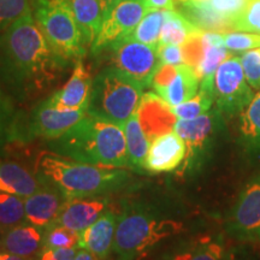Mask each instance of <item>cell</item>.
Segmentation results:
<instances>
[{"label": "cell", "mask_w": 260, "mask_h": 260, "mask_svg": "<svg viewBox=\"0 0 260 260\" xmlns=\"http://www.w3.org/2000/svg\"><path fill=\"white\" fill-rule=\"evenodd\" d=\"M69 61L50 46L32 11L21 16L0 34V79L18 96L46 90Z\"/></svg>", "instance_id": "1"}, {"label": "cell", "mask_w": 260, "mask_h": 260, "mask_svg": "<svg viewBox=\"0 0 260 260\" xmlns=\"http://www.w3.org/2000/svg\"><path fill=\"white\" fill-rule=\"evenodd\" d=\"M40 184L56 189L67 200L94 198L121 188L129 174L121 168L100 167L63 157L54 152H40L35 161Z\"/></svg>", "instance_id": "2"}, {"label": "cell", "mask_w": 260, "mask_h": 260, "mask_svg": "<svg viewBox=\"0 0 260 260\" xmlns=\"http://www.w3.org/2000/svg\"><path fill=\"white\" fill-rule=\"evenodd\" d=\"M51 151L63 157L100 167H128L123 126L87 113L73 128L50 142Z\"/></svg>", "instance_id": "3"}, {"label": "cell", "mask_w": 260, "mask_h": 260, "mask_svg": "<svg viewBox=\"0 0 260 260\" xmlns=\"http://www.w3.org/2000/svg\"><path fill=\"white\" fill-rule=\"evenodd\" d=\"M144 87L115 67H107L93 79L87 113L123 126L138 112Z\"/></svg>", "instance_id": "4"}, {"label": "cell", "mask_w": 260, "mask_h": 260, "mask_svg": "<svg viewBox=\"0 0 260 260\" xmlns=\"http://www.w3.org/2000/svg\"><path fill=\"white\" fill-rule=\"evenodd\" d=\"M32 15L50 46L67 61L82 59L88 44L64 0H32Z\"/></svg>", "instance_id": "5"}, {"label": "cell", "mask_w": 260, "mask_h": 260, "mask_svg": "<svg viewBox=\"0 0 260 260\" xmlns=\"http://www.w3.org/2000/svg\"><path fill=\"white\" fill-rule=\"evenodd\" d=\"M181 229L182 224L175 220L157 219L151 214L128 209L118 218L113 251L119 260H135Z\"/></svg>", "instance_id": "6"}, {"label": "cell", "mask_w": 260, "mask_h": 260, "mask_svg": "<svg viewBox=\"0 0 260 260\" xmlns=\"http://www.w3.org/2000/svg\"><path fill=\"white\" fill-rule=\"evenodd\" d=\"M146 0H115L105 9L103 24L90 51L98 54L128 39L147 12Z\"/></svg>", "instance_id": "7"}, {"label": "cell", "mask_w": 260, "mask_h": 260, "mask_svg": "<svg viewBox=\"0 0 260 260\" xmlns=\"http://www.w3.org/2000/svg\"><path fill=\"white\" fill-rule=\"evenodd\" d=\"M254 96L247 82L240 57L230 56L217 69L213 79L216 109L226 116L241 113Z\"/></svg>", "instance_id": "8"}, {"label": "cell", "mask_w": 260, "mask_h": 260, "mask_svg": "<svg viewBox=\"0 0 260 260\" xmlns=\"http://www.w3.org/2000/svg\"><path fill=\"white\" fill-rule=\"evenodd\" d=\"M220 113L218 110H211L203 116L193 119H178L175 123L174 132L183 140L187 146V154L184 158V170L199 167L204 157L216 138L219 128Z\"/></svg>", "instance_id": "9"}, {"label": "cell", "mask_w": 260, "mask_h": 260, "mask_svg": "<svg viewBox=\"0 0 260 260\" xmlns=\"http://www.w3.org/2000/svg\"><path fill=\"white\" fill-rule=\"evenodd\" d=\"M107 51L112 52V67L128 75L144 88L151 87L160 65L157 46L126 39Z\"/></svg>", "instance_id": "10"}, {"label": "cell", "mask_w": 260, "mask_h": 260, "mask_svg": "<svg viewBox=\"0 0 260 260\" xmlns=\"http://www.w3.org/2000/svg\"><path fill=\"white\" fill-rule=\"evenodd\" d=\"M151 87L171 107L195 96L200 89V79L190 65L160 64Z\"/></svg>", "instance_id": "11"}, {"label": "cell", "mask_w": 260, "mask_h": 260, "mask_svg": "<svg viewBox=\"0 0 260 260\" xmlns=\"http://www.w3.org/2000/svg\"><path fill=\"white\" fill-rule=\"evenodd\" d=\"M228 229L245 242H260V176L247 183L230 213Z\"/></svg>", "instance_id": "12"}, {"label": "cell", "mask_w": 260, "mask_h": 260, "mask_svg": "<svg viewBox=\"0 0 260 260\" xmlns=\"http://www.w3.org/2000/svg\"><path fill=\"white\" fill-rule=\"evenodd\" d=\"M87 115V110H58L44 100L30 117L29 133L31 136L54 140L67 133Z\"/></svg>", "instance_id": "13"}, {"label": "cell", "mask_w": 260, "mask_h": 260, "mask_svg": "<svg viewBox=\"0 0 260 260\" xmlns=\"http://www.w3.org/2000/svg\"><path fill=\"white\" fill-rule=\"evenodd\" d=\"M93 79L82 59L75 61L74 71L64 87L54 92L46 102L58 110L88 109Z\"/></svg>", "instance_id": "14"}, {"label": "cell", "mask_w": 260, "mask_h": 260, "mask_svg": "<svg viewBox=\"0 0 260 260\" xmlns=\"http://www.w3.org/2000/svg\"><path fill=\"white\" fill-rule=\"evenodd\" d=\"M187 154V146L175 132L154 138L149 144L145 170L153 174L176 170Z\"/></svg>", "instance_id": "15"}, {"label": "cell", "mask_w": 260, "mask_h": 260, "mask_svg": "<svg viewBox=\"0 0 260 260\" xmlns=\"http://www.w3.org/2000/svg\"><path fill=\"white\" fill-rule=\"evenodd\" d=\"M107 206H109V200L105 198L65 200L59 214L51 225L69 228L80 234L86 228L92 225L107 210Z\"/></svg>", "instance_id": "16"}, {"label": "cell", "mask_w": 260, "mask_h": 260, "mask_svg": "<svg viewBox=\"0 0 260 260\" xmlns=\"http://www.w3.org/2000/svg\"><path fill=\"white\" fill-rule=\"evenodd\" d=\"M118 218L116 212L106 210L92 225L79 234L77 247L87 249L99 259H106L113 248Z\"/></svg>", "instance_id": "17"}, {"label": "cell", "mask_w": 260, "mask_h": 260, "mask_svg": "<svg viewBox=\"0 0 260 260\" xmlns=\"http://www.w3.org/2000/svg\"><path fill=\"white\" fill-rule=\"evenodd\" d=\"M138 116L144 132L149 140L174 130L176 116L158 94L147 93L142 98Z\"/></svg>", "instance_id": "18"}, {"label": "cell", "mask_w": 260, "mask_h": 260, "mask_svg": "<svg viewBox=\"0 0 260 260\" xmlns=\"http://www.w3.org/2000/svg\"><path fill=\"white\" fill-rule=\"evenodd\" d=\"M65 198L59 191L45 187L25 198V222L45 230L56 220Z\"/></svg>", "instance_id": "19"}, {"label": "cell", "mask_w": 260, "mask_h": 260, "mask_svg": "<svg viewBox=\"0 0 260 260\" xmlns=\"http://www.w3.org/2000/svg\"><path fill=\"white\" fill-rule=\"evenodd\" d=\"M203 56L195 69L200 79V88L213 94L214 74L219 65L232 54L224 45L222 32L203 31Z\"/></svg>", "instance_id": "20"}, {"label": "cell", "mask_w": 260, "mask_h": 260, "mask_svg": "<svg viewBox=\"0 0 260 260\" xmlns=\"http://www.w3.org/2000/svg\"><path fill=\"white\" fill-rule=\"evenodd\" d=\"M42 232L31 224H19L2 234L3 248L11 254L30 258L44 246Z\"/></svg>", "instance_id": "21"}, {"label": "cell", "mask_w": 260, "mask_h": 260, "mask_svg": "<svg viewBox=\"0 0 260 260\" xmlns=\"http://www.w3.org/2000/svg\"><path fill=\"white\" fill-rule=\"evenodd\" d=\"M73 11L90 48L102 28L106 5L103 0H64Z\"/></svg>", "instance_id": "22"}, {"label": "cell", "mask_w": 260, "mask_h": 260, "mask_svg": "<svg viewBox=\"0 0 260 260\" xmlns=\"http://www.w3.org/2000/svg\"><path fill=\"white\" fill-rule=\"evenodd\" d=\"M38 178L15 161H0V191L27 198L40 189Z\"/></svg>", "instance_id": "23"}, {"label": "cell", "mask_w": 260, "mask_h": 260, "mask_svg": "<svg viewBox=\"0 0 260 260\" xmlns=\"http://www.w3.org/2000/svg\"><path fill=\"white\" fill-rule=\"evenodd\" d=\"M128 152V167L135 171L145 170V161L149 149V139L140 123L138 112L123 125Z\"/></svg>", "instance_id": "24"}, {"label": "cell", "mask_w": 260, "mask_h": 260, "mask_svg": "<svg viewBox=\"0 0 260 260\" xmlns=\"http://www.w3.org/2000/svg\"><path fill=\"white\" fill-rule=\"evenodd\" d=\"M182 12L175 9L165 10L164 23H162L160 38L158 45H177L183 46L191 35L199 31Z\"/></svg>", "instance_id": "25"}, {"label": "cell", "mask_w": 260, "mask_h": 260, "mask_svg": "<svg viewBox=\"0 0 260 260\" xmlns=\"http://www.w3.org/2000/svg\"><path fill=\"white\" fill-rule=\"evenodd\" d=\"M242 142L247 149L253 152L260 151V90L254 94L251 103L241 112Z\"/></svg>", "instance_id": "26"}, {"label": "cell", "mask_w": 260, "mask_h": 260, "mask_svg": "<svg viewBox=\"0 0 260 260\" xmlns=\"http://www.w3.org/2000/svg\"><path fill=\"white\" fill-rule=\"evenodd\" d=\"M164 17L165 10H148L128 39L151 46H158Z\"/></svg>", "instance_id": "27"}, {"label": "cell", "mask_w": 260, "mask_h": 260, "mask_svg": "<svg viewBox=\"0 0 260 260\" xmlns=\"http://www.w3.org/2000/svg\"><path fill=\"white\" fill-rule=\"evenodd\" d=\"M24 198L0 191V233H5L25 219Z\"/></svg>", "instance_id": "28"}, {"label": "cell", "mask_w": 260, "mask_h": 260, "mask_svg": "<svg viewBox=\"0 0 260 260\" xmlns=\"http://www.w3.org/2000/svg\"><path fill=\"white\" fill-rule=\"evenodd\" d=\"M213 103V94L200 88L197 95L180 105L171 107V110L178 119H193L211 111Z\"/></svg>", "instance_id": "29"}, {"label": "cell", "mask_w": 260, "mask_h": 260, "mask_svg": "<svg viewBox=\"0 0 260 260\" xmlns=\"http://www.w3.org/2000/svg\"><path fill=\"white\" fill-rule=\"evenodd\" d=\"M170 260H226V255L222 245L206 240L175 253Z\"/></svg>", "instance_id": "30"}, {"label": "cell", "mask_w": 260, "mask_h": 260, "mask_svg": "<svg viewBox=\"0 0 260 260\" xmlns=\"http://www.w3.org/2000/svg\"><path fill=\"white\" fill-rule=\"evenodd\" d=\"M79 245V233L69 228L51 225L44 230V246L47 248H73Z\"/></svg>", "instance_id": "31"}, {"label": "cell", "mask_w": 260, "mask_h": 260, "mask_svg": "<svg viewBox=\"0 0 260 260\" xmlns=\"http://www.w3.org/2000/svg\"><path fill=\"white\" fill-rule=\"evenodd\" d=\"M31 8L32 0H0V34Z\"/></svg>", "instance_id": "32"}, {"label": "cell", "mask_w": 260, "mask_h": 260, "mask_svg": "<svg viewBox=\"0 0 260 260\" xmlns=\"http://www.w3.org/2000/svg\"><path fill=\"white\" fill-rule=\"evenodd\" d=\"M235 31L260 35V0H251L234 22Z\"/></svg>", "instance_id": "33"}, {"label": "cell", "mask_w": 260, "mask_h": 260, "mask_svg": "<svg viewBox=\"0 0 260 260\" xmlns=\"http://www.w3.org/2000/svg\"><path fill=\"white\" fill-rule=\"evenodd\" d=\"M214 14L223 17L234 24L235 19L245 10L251 0H199Z\"/></svg>", "instance_id": "34"}, {"label": "cell", "mask_w": 260, "mask_h": 260, "mask_svg": "<svg viewBox=\"0 0 260 260\" xmlns=\"http://www.w3.org/2000/svg\"><path fill=\"white\" fill-rule=\"evenodd\" d=\"M224 45L230 52H246L260 48V35L245 31H230L223 34Z\"/></svg>", "instance_id": "35"}, {"label": "cell", "mask_w": 260, "mask_h": 260, "mask_svg": "<svg viewBox=\"0 0 260 260\" xmlns=\"http://www.w3.org/2000/svg\"><path fill=\"white\" fill-rule=\"evenodd\" d=\"M240 61L249 86L254 89H260V48L243 52Z\"/></svg>", "instance_id": "36"}, {"label": "cell", "mask_w": 260, "mask_h": 260, "mask_svg": "<svg viewBox=\"0 0 260 260\" xmlns=\"http://www.w3.org/2000/svg\"><path fill=\"white\" fill-rule=\"evenodd\" d=\"M158 57L160 64L181 65L184 64L183 48L177 45H158Z\"/></svg>", "instance_id": "37"}, {"label": "cell", "mask_w": 260, "mask_h": 260, "mask_svg": "<svg viewBox=\"0 0 260 260\" xmlns=\"http://www.w3.org/2000/svg\"><path fill=\"white\" fill-rule=\"evenodd\" d=\"M76 248H47L42 247L40 260H75Z\"/></svg>", "instance_id": "38"}, {"label": "cell", "mask_w": 260, "mask_h": 260, "mask_svg": "<svg viewBox=\"0 0 260 260\" xmlns=\"http://www.w3.org/2000/svg\"><path fill=\"white\" fill-rule=\"evenodd\" d=\"M10 115H11V106H10L9 100L0 90V139L4 136L10 124Z\"/></svg>", "instance_id": "39"}, {"label": "cell", "mask_w": 260, "mask_h": 260, "mask_svg": "<svg viewBox=\"0 0 260 260\" xmlns=\"http://www.w3.org/2000/svg\"><path fill=\"white\" fill-rule=\"evenodd\" d=\"M147 10H171L175 9V0H146Z\"/></svg>", "instance_id": "40"}, {"label": "cell", "mask_w": 260, "mask_h": 260, "mask_svg": "<svg viewBox=\"0 0 260 260\" xmlns=\"http://www.w3.org/2000/svg\"><path fill=\"white\" fill-rule=\"evenodd\" d=\"M96 255H94L93 253H90L89 251H87V249L84 248H81L80 251H77L76 253V256H75V260H98Z\"/></svg>", "instance_id": "41"}, {"label": "cell", "mask_w": 260, "mask_h": 260, "mask_svg": "<svg viewBox=\"0 0 260 260\" xmlns=\"http://www.w3.org/2000/svg\"><path fill=\"white\" fill-rule=\"evenodd\" d=\"M0 260H29L23 256L11 254V253H0Z\"/></svg>", "instance_id": "42"}, {"label": "cell", "mask_w": 260, "mask_h": 260, "mask_svg": "<svg viewBox=\"0 0 260 260\" xmlns=\"http://www.w3.org/2000/svg\"><path fill=\"white\" fill-rule=\"evenodd\" d=\"M103 2H104V3H105V5L107 6V5H109V4H110V3L115 2V0H103Z\"/></svg>", "instance_id": "43"}, {"label": "cell", "mask_w": 260, "mask_h": 260, "mask_svg": "<svg viewBox=\"0 0 260 260\" xmlns=\"http://www.w3.org/2000/svg\"><path fill=\"white\" fill-rule=\"evenodd\" d=\"M2 249H3V243L0 242V252H2Z\"/></svg>", "instance_id": "44"}]
</instances>
